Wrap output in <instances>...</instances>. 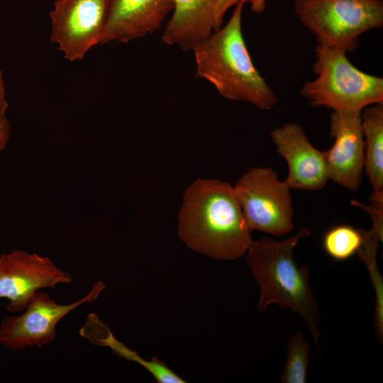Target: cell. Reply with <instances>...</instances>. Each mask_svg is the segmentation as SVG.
Segmentation results:
<instances>
[{
    "mask_svg": "<svg viewBox=\"0 0 383 383\" xmlns=\"http://www.w3.org/2000/svg\"><path fill=\"white\" fill-rule=\"evenodd\" d=\"M233 187L197 179L185 191L178 236L192 250L220 260H235L252 242Z\"/></svg>",
    "mask_w": 383,
    "mask_h": 383,
    "instance_id": "1",
    "label": "cell"
},
{
    "mask_svg": "<svg viewBox=\"0 0 383 383\" xmlns=\"http://www.w3.org/2000/svg\"><path fill=\"white\" fill-rule=\"evenodd\" d=\"M243 6L237 4L225 26L193 46L196 74L223 98L269 111L276 106L278 98L256 69L248 50L242 32Z\"/></svg>",
    "mask_w": 383,
    "mask_h": 383,
    "instance_id": "2",
    "label": "cell"
},
{
    "mask_svg": "<svg viewBox=\"0 0 383 383\" xmlns=\"http://www.w3.org/2000/svg\"><path fill=\"white\" fill-rule=\"evenodd\" d=\"M311 235L308 228L302 227L284 240L263 236L252 240L246 252V259L260 289L257 311L265 313L270 304H277L297 313L311 333L321 357V318L318 304L309 283L310 270L306 265L299 267L293 255L299 241Z\"/></svg>",
    "mask_w": 383,
    "mask_h": 383,
    "instance_id": "3",
    "label": "cell"
},
{
    "mask_svg": "<svg viewBox=\"0 0 383 383\" xmlns=\"http://www.w3.org/2000/svg\"><path fill=\"white\" fill-rule=\"evenodd\" d=\"M313 71L316 77L306 82L300 94L314 107L338 112H361L383 104V78L357 69L346 52L317 45Z\"/></svg>",
    "mask_w": 383,
    "mask_h": 383,
    "instance_id": "4",
    "label": "cell"
},
{
    "mask_svg": "<svg viewBox=\"0 0 383 383\" xmlns=\"http://www.w3.org/2000/svg\"><path fill=\"white\" fill-rule=\"evenodd\" d=\"M294 11L317 45L346 52L361 34L383 25V0H294Z\"/></svg>",
    "mask_w": 383,
    "mask_h": 383,
    "instance_id": "5",
    "label": "cell"
},
{
    "mask_svg": "<svg viewBox=\"0 0 383 383\" xmlns=\"http://www.w3.org/2000/svg\"><path fill=\"white\" fill-rule=\"evenodd\" d=\"M290 187L272 168L244 173L233 190L251 231L282 236L294 228Z\"/></svg>",
    "mask_w": 383,
    "mask_h": 383,
    "instance_id": "6",
    "label": "cell"
},
{
    "mask_svg": "<svg viewBox=\"0 0 383 383\" xmlns=\"http://www.w3.org/2000/svg\"><path fill=\"white\" fill-rule=\"evenodd\" d=\"M105 287L97 282L86 296L67 304H57L48 292L38 291L19 316L1 321L0 345L11 350L49 345L55 339L58 322L82 304L96 299Z\"/></svg>",
    "mask_w": 383,
    "mask_h": 383,
    "instance_id": "7",
    "label": "cell"
},
{
    "mask_svg": "<svg viewBox=\"0 0 383 383\" xmlns=\"http://www.w3.org/2000/svg\"><path fill=\"white\" fill-rule=\"evenodd\" d=\"M108 0H55L50 12V40L69 62L82 60L101 44Z\"/></svg>",
    "mask_w": 383,
    "mask_h": 383,
    "instance_id": "8",
    "label": "cell"
},
{
    "mask_svg": "<svg viewBox=\"0 0 383 383\" xmlns=\"http://www.w3.org/2000/svg\"><path fill=\"white\" fill-rule=\"evenodd\" d=\"M72 281L48 257L22 250L0 255V299L9 301V312L23 311L38 291Z\"/></svg>",
    "mask_w": 383,
    "mask_h": 383,
    "instance_id": "9",
    "label": "cell"
},
{
    "mask_svg": "<svg viewBox=\"0 0 383 383\" xmlns=\"http://www.w3.org/2000/svg\"><path fill=\"white\" fill-rule=\"evenodd\" d=\"M330 134L334 143L323 152L328 180L356 192L365 163L361 112L333 111Z\"/></svg>",
    "mask_w": 383,
    "mask_h": 383,
    "instance_id": "10",
    "label": "cell"
},
{
    "mask_svg": "<svg viewBox=\"0 0 383 383\" xmlns=\"http://www.w3.org/2000/svg\"><path fill=\"white\" fill-rule=\"evenodd\" d=\"M270 135L277 153L287 162L284 181L291 189L317 190L326 186L328 177L323 152L313 146L301 125L283 123Z\"/></svg>",
    "mask_w": 383,
    "mask_h": 383,
    "instance_id": "11",
    "label": "cell"
},
{
    "mask_svg": "<svg viewBox=\"0 0 383 383\" xmlns=\"http://www.w3.org/2000/svg\"><path fill=\"white\" fill-rule=\"evenodd\" d=\"M172 9L173 0H108L101 44L128 43L153 33Z\"/></svg>",
    "mask_w": 383,
    "mask_h": 383,
    "instance_id": "12",
    "label": "cell"
},
{
    "mask_svg": "<svg viewBox=\"0 0 383 383\" xmlns=\"http://www.w3.org/2000/svg\"><path fill=\"white\" fill-rule=\"evenodd\" d=\"M218 0H173L172 16L161 38L169 45L192 50L218 28L215 19Z\"/></svg>",
    "mask_w": 383,
    "mask_h": 383,
    "instance_id": "13",
    "label": "cell"
},
{
    "mask_svg": "<svg viewBox=\"0 0 383 383\" xmlns=\"http://www.w3.org/2000/svg\"><path fill=\"white\" fill-rule=\"evenodd\" d=\"M363 136L365 137V163L373 192L383 194V104L365 108L361 111Z\"/></svg>",
    "mask_w": 383,
    "mask_h": 383,
    "instance_id": "14",
    "label": "cell"
},
{
    "mask_svg": "<svg viewBox=\"0 0 383 383\" xmlns=\"http://www.w3.org/2000/svg\"><path fill=\"white\" fill-rule=\"evenodd\" d=\"M84 337L95 345L109 347L116 354L128 361L135 362L148 370L159 383H184L185 381L155 357L145 360L137 353L115 339L110 329L101 320L87 329Z\"/></svg>",
    "mask_w": 383,
    "mask_h": 383,
    "instance_id": "15",
    "label": "cell"
},
{
    "mask_svg": "<svg viewBox=\"0 0 383 383\" xmlns=\"http://www.w3.org/2000/svg\"><path fill=\"white\" fill-rule=\"evenodd\" d=\"M362 241L361 228L340 224L328 229L323 237V248L332 259L345 261L360 249Z\"/></svg>",
    "mask_w": 383,
    "mask_h": 383,
    "instance_id": "16",
    "label": "cell"
},
{
    "mask_svg": "<svg viewBox=\"0 0 383 383\" xmlns=\"http://www.w3.org/2000/svg\"><path fill=\"white\" fill-rule=\"evenodd\" d=\"M309 345L301 332L289 338L285 365L281 374L284 383H306Z\"/></svg>",
    "mask_w": 383,
    "mask_h": 383,
    "instance_id": "17",
    "label": "cell"
},
{
    "mask_svg": "<svg viewBox=\"0 0 383 383\" xmlns=\"http://www.w3.org/2000/svg\"><path fill=\"white\" fill-rule=\"evenodd\" d=\"M238 3L248 4L250 9L258 14L262 13L266 9V0H218L215 11V19L218 28L221 26L226 11Z\"/></svg>",
    "mask_w": 383,
    "mask_h": 383,
    "instance_id": "18",
    "label": "cell"
},
{
    "mask_svg": "<svg viewBox=\"0 0 383 383\" xmlns=\"http://www.w3.org/2000/svg\"><path fill=\"white\" fill-rule=\"evenodd\" d=\"M10 124L6 116L0 118V150H3L9 138Z\"/></svg>",
    "mask_w": 383,
    "mask_h": 383,
    "instance_id": "19",
    "label": "cell"
},
{
    "mask_svg": "<svg viewBox=\"0 0 383 383\" xmlns=\"http://www.w3.org/2000/svg\"><path fill=\"white\" fill-rule=\"evenodd\" d=\"M8 106L9 104L5 96L4 80L2 71L0 70V118L5 116Z\"/></svg>",
    "mask_w": 383,
    "mask_h": 383,
    "instance_id": "20",
    "label": "cell"
}]
</instances>
